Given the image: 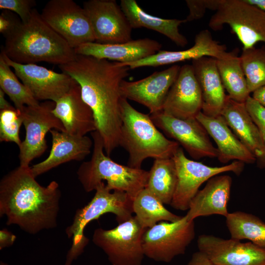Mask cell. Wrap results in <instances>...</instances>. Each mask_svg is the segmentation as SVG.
<instances>
[{"label": "cell", "mask_w": 265, "mask_h": 265, "mask_svg": "<svg viewBox=\"0 0 265 265\" xmlns=\"http://www.w3.org/2000/svg\"><path fill=\"white\" fill-rule=\"evenodd\" d=\"M58 67L80 86L82 99L93 113L96 131L109 156L119 146L123 97L120 85L129 75L130 68L119 62L79 54Z\"/></svg>", "instance_id": "1"}, {"label": "cell", "mask_w": 265, "mask_h": 265, "mask_svg": "<svg viewBox=\"0 0 265 265\" xmlns=\"http://www.w3.org/2000/svg\"><path fill=\"white\" fill-rule=\"evenodd\" d=\"M35 178L30 166L20 165L0 182V216L32 235L57 226L61 197L56 181L44 186Z\"/></svg>", "instance_id": "2"}, {"label": "cell", "mask_w": 265, "mask_h": 265, "mask_svg": "<svg viewBox=\"0 0 265 265\" xmlns=\"http://www.w3.org/2000/svg\"><path fill=\"white\" fill-rule=\"evenodd\" d=\"M1 51L21 64L46 62L59 65L74 60L77 54L67 41L52 29L34 9L30 18L5 37Z\"/></svg>", "instance_id": "3"}, {"label": "cell", "mask_w": 265, "mask_h": 265, "mask_svg": "<svg viewBox=\"0 0 265 265\" xmlns=\"http://www.w3.org/2000/svg\"><path fill=\"white\" fill-rule=\"evenodd\" d=\"M120 111L122 125L119 146L129 154L128 166L141 168L142 162L147 158L173 157L180 145L166 137L149 114L135 109L124 97L121 100Z\"/></svg>", "instance_id": "4"}, {"label": "cell", "mask_w": 265, "mask_h": 265, "mask_svg": "<svg viewBox=\"0 0 265 265\" xmlns=\"http://www.w3.org/2000/svg\"><path fill=\"white\" fill-rule=\"evenodd\" d=\"M93 142L90 160L82 162L77 174L84 190H95L101 182L111 190L126 192L133 201L137 194L147 186L149 171L119 164L104 153L103 139L95 131L91 133Z\"/></svg>", "instance_id": "5"}, {"label": "cell", "mask_w": 265, "mask_h": 265, "mask_svg": "<svg viewBox=\"0 0 265 265\" xmlns=\"http://www.w3.org/2000/svg\"><path fill=\"white\" fill-rule=\"evenodd\" d=\"M91 201L76 211L72 224L66 229L65 233L69 238H72V243L64 265H71L83 252L89 243L84 230L91 221L106 213L114 214L119 224L132 217V200L126 192L120 190L111 192L103 182L97 186Z\"/></svg>", "instance_id": "6"}, {"label": "cell", "mask_w": 265, "mask_h": 265, "mask_svg": "<svg viewBox=\"0 0 265 265\" xmlns=\"http://www.w3.org/2000/svg\"><path fill=\"white\" fill-rule=\"evenodd\" d=\"M226 24L241 43L242 49L253 47L258 42L265 43V12L244 0H219L209 26L217 31Z\"/></svg>", "instance_id": "7"}, {"label": "cell", "mask_w": 265, "mask_h": 265, "mask_svg": "<svg viewBox=\"0 0 265 265\" xmlns=\"http://www.w3.org/2000/svg\"><path fill=\"white\" fill-rule=\"evenodd\" d=\"M146 229L134 216L112 229H95L92 241L112 265H142L145 256L142 237Z\"/></svg>", "instance_id": "8"}, {"label": "cell", "mask_w": 265, "mask_h": 265, "mask_svg": "<svg viewBox=\"0 0 265 265\" xmlns=\"http://www.w3.org/2000/svg\"><path fill=\"white\" fill-rule=\"evenodd\" d=\"M195 235L194 220L187 221L185 216L176 222H160L143 235L144 255L155 261L169 263L185 253Z\"/></svg>", "instance_id": "9"}, {"label": "cell", "mask_w": 265, "mask_h": 265, "mask_svg": "<svg viewBox=\"0 0 265 265\" xmlns=\"http://www.w3.org/2000/svg\"><path fill=\"white\" fill-rule=\"evenodd\" d=\"M177 173V184L170 206L181 211L188 210L190 203L206 181L212 177L226 172L239 175L243 171L244 163L235 160L222 166L212 167L186 156L180 147L173 157Z\"/></svg>", "instance_id": "10"}, {"label": "cell", "mask_w": 265, "mask_h": 265, "mask_svg": "<svg viewBox=\"0 0 265 265\" xmlns=\"http://www.w3.org/2000/svg\"><path fill=\"white\" fill-rule=\"evenodd\" d=\"M54 106V102L46 101L36 106H25L20 110L26 130L25 139L19 147L20 165L29 166L31 161L45 152L48 132L52 130L65 132L53 112Z\"/></svg>", "instance_id": "11"}, {"label": "cell", "mask_w": 265, "mask_h": 265, "mask_svg": "<svg viewBox=\"0 0 265 265\" xmlns=\"http://www.w3.org/2000/svg\"><path fill=\"white\" fill-rule=\"evenodd\" d=\"M40 15L74 49L83 44L95 42L85 10L72 0H51L46 4Z\"/></svg>", "instance_id": "12"}, {"label": "cell", "mask_w": 265, "mask_h": 265, "mask_svg": "<svg viewBox=\"0 0 265 265\" xmlns=\"http://www.w3.org/2000/svg\"><path fill=\"white\" fill-rule=\"evenodd\" d=\"M150 115L156 127L181 145L193 159L218 157L217 148L213 145L207 131L196 118L178 119L162 111Z\"/></svg>", "instance_id": "13"}, {"label": "cell", "mask_w": 265, "mask_h": 265, "mask_svg": "<svg viewBox=\"0 0 265 265\" xmlns=\"http://www.w3.org/2000/svg\"><path fill=\"white\" fill-rule=\"evenodd\" d=\"M95 42L101 44L125 43L132 39V27L115 0H90L83 2Z\"/></svg>", "instance_id": "14"}, {"label": "cell", "mask_w": 265, "mask_h": 265, "mask_svg": "<svg viewBox=\"0 0 265 265\" xmlns=\"http://www.w3.org/2000/svg\"><path fill=\"white\" fill-rule=\"evenodd\" d=\"M6 62L37 101L55 102L66 93L76 81L63 72L58 73L36 64L15 62L1 51Z\"/></svg>", "instance_id": "15"}, {"label": "cell", "mask_w": 265, "mask_h": 265, "mask_svg": "<svg viewBox=\"0 0 265 265\" xmlns=\"http://www.w3.org/2000/svg\"><path fill=\"white\" fill-rule=\"evenodd\" d=\"M197 246L214 265H265V249L252 242L203 234Z\"/></svg>", "instance_id": "16"}, {"label": "cell", "mask_w": 265, "mask_h": 265, "mask_svg": "<svg viewBox=\"0 0 265 265\" xmlns=\"http://www.w3.org/2000/svg\"><path fill=\"white\" fill-rule=\"evenodd\" d=\"M180 68V66L173 65L138 80L128 81L124 80L120 85L122 96L144 106L150 114L161 111Z\"/></svg>", "instance_id": "17"}, {"label": "cell", "mask_w": 265, "mask_h": 265, "mask_svg": "<svg viewBox=\"0 0 265 265\" xmlns=\"http://www.w3.org/2000/svg\"><path fill=\"white\" fill-rule=\"evenodd\" d=\"M202 106V92L193 68L185 64L168 93L161 111L178 119L196 118Z\"/></svg>", "instance_id": "18"}, {"label": "cell", "mask_w": 265, "mask_h": 265, "mask_svg": "<svg viewBox=\"0 0 265 265\" xmlns=\"http://www.w3.org/2000/svg\"><path fill=\"white\" fill-rule=\"evenodd\" d=\"M226 49L225 45L221 44L213 39L209 30L203 29L196 35L194 44L188 49L179 51L160 50L145 58L120 64L128 66L130 69H134L142 67H157L174 64L204 56L217 59L227 52Z\"/></svg>", "instance_id": "19"}, {"label": "cell", "mask_w": 265, "mask_h": 265, "mask_svg": "<svg viewBox=\"0 0 265 265\" xmlns=\"http://www.w3.org/2000/svg\"><path fill=\"white\" fill-rule=\"evenodd\" d=\"M161 47L157 41L145 38L116 44L88 42L74 50L77 54L127 63L151 56L161 50Z\"/></svg>", "instance_id": "20"}, {"label": "cell", "mask_w": 265, "mask_h": 265, "mask_svg": "<svg viewBox=\"0 0 265 265\" xmlns=\"http://www.w3.org/2000/svg\"><path fill=\"white\" fill-rule=\"evenodd\" d=\"M53 112L69 134L85 136L96 131L93 113L82 99L80 86L76 81L55 102Z\"/></svg>", "instance_id": "21"}, {"label": "cell", "mask_w": 265, "mask_h": 265, "mask_svg": "<svg viewBox=\"0 0 265 265\" xmlns=\"http://www.w3.org/2000/svg\"><path fill=\"white\" fill-rule=\"evenodd\" d=\"M50 132L52 144L48 157L30 167L35 178L63 163L83 160L90 153L93 146V140L86 135H74L56 130Z\"/></svg>", "instance_id": "22"}, {"label": "cell", "mask_w": 265, "mask_h": 265, "mask_svg": "<svg viewBox=\"0 0 265 265\" xmlns=\"http://www.w3.org/2000/svg\"><path fill=\"white\" fill-rule=\"evenodd\" d=\"M232 178L217 175L210 178L205 187L192 199L185 216L187 221L199 216L219 214L225 217L229 213L227 205L230 198Z\"/></svg>", "instance_id": "23"}, {"label": "cell", "mask_w": 265, "mask_h": 265, "mask_svg": "<svg viewBox=\"0 0 265 265\" xmlns=\"http://www.w3.org/2000/svg\"><path fill=\"white\" fill-rule=\"evenodd\" d=\"M196 118L216 143L220 162L235 160L250 164L256 161V157L232 132L221 115L210 117L201 111Z\"/></svg>", "instance_id": "24"}, {"label": "cell", "mask_w": 265, "mask_h": 265, "mask_svg": "<svg viewBox=\"0 0 265 265\" xmlns=\"http://www.w3.org/2000/svg\"><path fill=\"white\" fill-rule=\"evenodd\" d=\"M203 99L202 112L210 117L220 115L227 95L216 65V59L204 56L192 60Z\"/></svg>", "instance_id": "25"}, {"label": "cell", "mask_w": 265, "mask_h": 265, "mask_svg": "<svg viewBox=\"0 0 265 265\" xmlns=\"http://www.w3.org/2000/svg\"><path fill=\"white\" fill-rule=\"evenodd\" d=\"M239 140L256 159L263 154L265 146L260 131L248 112L245 103L227 97L220 114Z\"/></svg>", "instance_id": "26"}, {"label": "cell", "mask_w": 265, "mask_h": 265, "mask_svg": "<svg viewBox=\"0 0 265 265\" xmlns=\"http://www.w3.org/2000/svg\"><path fill=\"white\" fill-rule=\"evenodd\" d=\"M120 6L132 29L144 27L157 31L168 38L177 46L184 47L186 38L179 31V26L185 20L163 19L149 14L135 0H121Z\"/></svg>", "instance_id": "27"}, {"label": "cell", "mask_w": 265, "mask_h": 265, "mask_svg": "<svg viewBox=\"0 0 265 265\" xmlns=\"http://www.w3.org/2000/svg\"><path fill=\"white\" fill-rule=\"evenodd\" d=\"M239 51L235 49L227 52L216 59V65L224 89L232 100L244 103L250 96L245 75L238 56Z\"/></svg>", "instance_id": "28"}, {"label": "cell", "mask_w": 265, "mask_h": 265, "mask_svg": "<svg viewBox=\"0 0 265 265\" xmlns=\"http://www.w3.org/2000/svg\"><path fill=\"white\" fill-rule=\"evenodd\" d=\"M177 180L176 167L172 158L155 159L149 171L146 188L163 204L170 205Z\"/></svg>", "instance_id": "29"}, {"label": "cell", "mask_w": 265, "mask_h": 265, "mask_svg": "<svg viewBox=\"0 0 265 265\" xmlns=\"http://www.w3.org/2000/svg\"><path fill=\"white\" fill-rule=\"evenodd\" d=\"M132 210L144 229L151 228L161 221L176 222L183 217L167 210L162 203L146 187L133 200Z\"/></svg>", "instance_id": "30"}, {"label": "cell", "mask_w": 265, "mask_h": 265, "mask_svg": "<svg viewBox=\"0 0 265 265\" xmlns=\"http://www.w3.org/2000/svg\"><path fill=\"white\" fill-rule=\"evenodd\" d=\"M226 223L232 238L248 239L265 249V223L252 214L241 211L229 213Z\"/></svg>", "instance_id": "31"}, {"label": "cell", "mask_w": 265, "mask_h": 265, "mask_svg": "<svg viewBox=\"0 0 265 265\" xmlns=\"http://www.w3.org/2000/svg\"><path fill=\"white\" fill-rule=\"evenodd\" d=\"M0 53V87L13 103L15 108L22 110L25 106H36L40 103L27 87L21 83Z\"/></svg>", "instance_id": "32"}, {"label": "cell", "mask_w": 265, "mask_h": 265, "mask_svg": "<svg viewBox=\"0 0 265 265\" xmlns=\"http://www.w3.org/2000/svg\"><path fill=\"white\" fill-rule=\"evenodd\" d=\"M240 58L250 93L265 85V47L242 49Z\"/></svg>", "instance_id": "33"}, {"label": "cell", "mask_w": 265, "mask_h": 265, "mask_svg": "<svg viewBox=\"0 0 265 265\" xmlns=\"http://www.w3.org/2000/svg\"><path fill=\"white\" fill-rule=\"evenodd\" d=\"M23 119L20 110L16 108L0 111V141L12 142L21 145L20 129Z\"/></svg>", "instance_id": "34"}, {"label": "cell", "mask_w": 265, "mask_h": 265, "mask_svg": "<svg viewBox=\"0 0 265 265\" xmlns=\"http://www.w3.org/2000/svg\"><path fill=\"white\" fill-rule=\"evenodd\" d=\"M36 4L34 0H0V8L16 13L22 22H25L30 18Z\"/></svg>", "instance_id": "35"}, {"label": "cell", "mask_w": 265, "mask_h": 265, "mask_svg": "<svg viewBox=\"0 0 265 265\" xmlns=\"http://www.w3.org/2000/svg\"><path fill=\"white\" fill-rule=\"evenodd\" d=\"M186 2L189 11L185 19L187 22L202 18L207 9L216 11L219 0H186Z\"/></svg>", "instance_id": "36"}, {"label": "cell", "mask_w": 265, "mask_h": 265, "mask_svg": "<svg viewBox=\"0 0 265 265\" xmlns=\"http://www.w3.org/2000/svg\"><path fill=\"white\" fill-rule=\"evenodd\" d=\"M245 105L248 112L258 128L265 129V107L251 96L247 98Z\"/></svg>", "instance_id": "37"}, {"label": "cell", "mask_w": 265, "mask_h": 265, "mask_svg": "<svg viewBox=\"0 0 265 265\" xmlns=\"http://www.w3.org/2000/svg\"><path fill=\"white\" fill-rule=\"evenodd\" d=\"M21 22L10 11L4 10L0 15V32L5 37L15 30Z\"/></svg>", "instance_id": "38"}, {"label": "cell", "mask_w": 265, "mask_h": 265, "mask_svg": "<svg viewBox=\"0 0 265 265\" xmlns=\"http://www.w3.org/2000/svg\"><path fill=\"white\" fill-rule=\"evenodd\" d=\"M16 239V237L7 229L0 231V250L11 246Z\"/></svg>", "instance_id": "39"}, {"label": "cell", "mask_w": 265, "mask_h": 265, "mask_svg": "<svg viewBox=\"0 0 265 265\" xmlns=\"http://www.w3.org/2000/svg\"><path fill=\"white\" fill-rule=\"evenodd\" d=\"M186 265H214L209 258L200 251L193 253Z\"/></svg>", "instance_id": "40"}, {"label": "cell", "mask_w": 265, "mask_h": 265, "mask_svg": "<svg viewBox=\"0 0 265 265\" xmlns=\"http://www.w3.org/2000/svg\"><path fill=\"white\" fill-rule=\"evenodd\" d=\"M252 93V97L265 107V85L258 88Z\"/></svg>", "instance_id": "41"}, {"label": "cell", "mask_w": 265, "mask_h": 265, "mask_svg": "<svg viewBox=\"0 0 265 265\" xmlns=\"http://www.w3.org/2000/svg\"><path fill=\"white\" fill-rule=\"evenodd\" d=\"M263 138L265 148L261 156L256 159L257 165L260 168H265V129H259Z\"/></svg>", "instance_id": "42"}, {"label": "cell", "mask_w": 265, "mask_h": 265, "mask_svg": "<svg viewBox=\"0 0 265 265\" xmlns=\"http://www.w3.org/2000/svg\"><path fill=\"white\" fill-rule=\"evenodd\" d=\"M4 92L0 89V110L13 109L15 106H13L8 103L5 98Z\"/></svg>", "instance_id": "43"}, {"label": "cell", "mask_w": 265, "mask_h": 265, "mask_svg": "<svg viewBox=\"0 0 265 265\" xmlns=\"http://www.w3.org/2000/svg\"><path fill=\"white\" fill-rule=\"evenodd\" d=\"M246 3L251 4L265 12V0H244Z\"/></svg>", "instance_id": "44"}, {"label": "cell", "mask_w": 265, "mask_h": 265, "mask_svg": "<svg viewBox=\"0 0 265 265\" xmlns=\"http://www.w3.org/2000/svg\"><path fill=\"white\" fill-rule=\"evenodd\" d=\"M0 265H8L7 263L3 262V261H0Z\"/></svg>", "instance_id": "45"}]
</instances>
